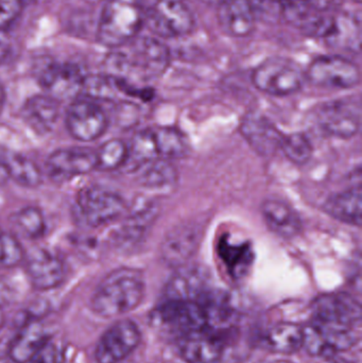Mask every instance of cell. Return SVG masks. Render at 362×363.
<instances>
[{
    "label": "cell",
    "mask_w": 362,
    "mask_h": 363,
    "mask_svg": "<svg viewBox=\"0 0 362 363\" xmlns=\"http://www.w3.org/2000/svg\"><path fill=\"white\" fill-rule=\"evenodd\" d=\"M113 50L106 61L108 77L125 83L155 80L167 72L171 61L167 45L154 36H136Z\"/></svg>",
    "instance_id": "obj_1"
},
{
    "label": "cell",
    "mask_w": 362,
    "mask_h": 363,
    "mask_svg": "<svg viewBox=\"0 0 362 363\" xmlns=\"http://www.w3.org/2000/svg\"><path fill=\"white\" fill-rule=\"evenodd\" d=\"M361 306L346 292L319 296L312 305L310 324L327 340L342 347H353L361 340Z\"/></svg>",
    "instance_id": "obj_2"
},
{
    "label": "cell",
    "mask_w": 362,
    "mask_h": 363,
    "mask_svg": "<svg viewBox=\"0 0 362 363\" xmlns=\"http://www.w3.org/2000/svg\"><path fill=\"white\" fill-rule=\"evenodd\" d=\"M144 275L140 270L120 268L106 275L91 298V309L102 318L125 315L144 300Z\"/></svg>",
    "instance_id": "obj_3"
},
{
    "label": "cell",
    "mask_w": 362,
    "mask_h": 363,
    "mask_svg": "<svg viewBox=\"0 0 362 363\" xmlns=\"http://www.w3.org/2000/svg\"><path fill=\"white\" fill-rule=\"evenodd\" d=\"M146 0H106L97 26L98 43L119 48L140 34L146 25Z\"/></svg>",
    "instance_id": "obj_4"
},
{
    "label": "cell",
    "mask_w": 362,
    "mask_h": 363,
    "mask_svg": "<svg viewBox=\"0 0 362 363\" xmlns=\"http://www.w3.org/2000/svg\"><path fill=\"white\" fill-rule=\"evenodd\" d=\"M152 321L180 338L210 328L205 309L196 298H168L154 309Z\"/></svg>",
    "instance_id": "obj_5"
},
{
    "label": "cell",
    "mask_w": 362,
    "mask_h": 363,
    "mask_svg": "<svg viewBox=\"0 0 362 363\" xmlns=\"http://www.w3.org/2000/svg\"><path fill=\"white\" fill-rule=\"evenodd\" d=\"M305 80V72L286 57L265 60L252 72L253 85L259 91L274 97H286L298 93Z\"/></svg>",
    "instance_id": "obj_6"
},
{
    "label": "cell",
    "mask_w": 362,
    "mask_h": 363,
    "mask_svg": "<svg viewBox=\"0 0 362 363\" xmlns=\"http://www.w3.org/2000/svg\"><path fill=\"white\" fill-rule=\"evenodd\" d=\"M74 207L79 218L91 228L111 223L127 211V205L119 194L99 186L82 188L77 194Z\"/></svg>",
    "instance_id": "obj_7"
},
{
    "label": "cell",
    "mask_w": 362,
    "mask_h": 363,
    "mask_svg": "<svg viewBox=\"0 0 362 363\" xmlns=\"http://www.w3.org/2000/svg\"><path fill=\"white\" fill-rule=\"evenodd\" d=\"M146 25L161 38H180L195 29V17L185 0H155L147 11Z\"/></svg>",
    "instance_id": "obj_8"
},
{
    "label": "cell",
    "mask_w": 362,
    "mask_h": 363,
    "mask_svg": "<svg viewBox=\"0 0 362 363\" xmlns=\"http://www.w3.org/2000/svg\"><path fill=\"white\" fill-rule=\"evenodd\" d=\"M231 328H206L180 338V354L187 363H229Z\"/></svg>",
    "instance_id": "obj_9"
},
{
    "label": "cell",
    "mask_w": 362,
    "mask_h": 363,
    "mask_svg": "<svg viewBox=\"0 0 362 363\" xmlns=\"http://www.w3.org/2000/svg\"><path fill=\"white\" fill-rule=\"evenodd\" d=\"M305 78L321 89H350L361 82V69L357 64L342 55H320L308 65Z\"/></svg>",
    "instance_id": "obj_10"
},
{
    "label": "cell",
    "mask_w": 362,
    "mask_h": 363,
    "mask_svg": "<svg viewBox=\"0 0 362 363\" xmlns=\"http://www.w3.org/2000/svg\"><path fill=\"white\" fill-rule=\"evenodd\" d=\"M317 118L329 135L342 140L354 138L361 131V100L349 97L327 102L319 108Z\"/></svg>",
    "instance_id": "obj_11"
},
{
    "label": "cell",
    "mask_w": 362,
    "mask_h": 363,
    "mask_svg": "<svg viewBox=\"0 0 362 363\" xmlns=\"http://www.w3.org/2000/svg\"><path fill=\"white\" fill-rule=\"evenodd\" d=\"M142 340L140 328L131 320H123L111 326L98 341L97 363H120L131 355Z\"/></svg>",
    "instance_id": "obj_12"
},
{
    "label": "cell",
    "mask_w": 362,
    "mask_h": 363,
    "mask_svg": "<svg viewBox=\"0 0 362 363\" xmlns=\"http://www.w3.org/2000/svg\"><path fill=\"white\" fill-rule=\"evenodd\" d=\"M204 224L188 220L174 225L164 237L161 255L166 264L181 267L186 264L199 249L204 234Z\"/></svg>",
    "instance_id": "obj_13"
},
{
    "label": "cell",
    "mask_w": 362,
    "mask_h": 363,
    "mask_svg": "<svg viewBox=\"0 0 362 363\" xmlns=\"http://www.w3.org/2000/svg\"><path fill=\"white\" fill-rule=\"evenodd\" d=\"M68 133L80 142H93L106 133L108 121L103 108L89 99L70 104L65 117Z\"/></svg>",
    "instance_id": "obj_14"
},
{
    "label": "cell",
    "mask_w": 362,
    "mask_h": 363,
    "mask_svg": "<svg viewBox=\"0 0 362 363\" xmlns=\"http://www.w3.org/2000/svg\"><path fill=\"white\" fill-rule=\"evenodd\" d=\"M97 167V155L84 148L60 149L49 155L46 169L57 181L84 176Z\"/></svg>",
    "instance_id": "obj_15"
},
{
    "label": "cell",
    "mask_w": 362,
    "mask_h": 363,
    "mask_svg": "<svg viewBox=\"0 0 362 363\" xmlns=\"http://www.w3.org/2000/svg\"><path fill=\"white\" fill-rule=\"evenodd\" d=\"M240 132L251 148L261 157H272L281 151L285 134L269 119L261 114L247 115L240 125Z\"/></svg>",
    "instance_id": "obj_16"
},
{
    "label": "cell",
    "mask_w": 362,
    "mask_h": 363,
    "mask_svg": "<svg viewBox=\"0 0 362 363\" xmlns=\"http://www.w3.org/2000/svg\"><path fill=\"white\" fill-rule=\"evenodd\" d=\"M85 76L72 64H44L38 72V81L51 97L68 98L81 91Z\"/></svg>",
    "instance_id": "obj_17"
},
{
    "label": "cell",
    "mask_w": 362,
    "mask_h": 363,
    "mask_svg": "<svg viewBox=\"0 0 362 363\" xmlns=\"http://www.w3.org/2000/svg\"><path fill=\"white\" fill-rule=\"evenodd\" d=\"M26 270L32 286L38 290L55 289L65 277L61 258L46 249H34L27 255Z\"/></svg>",
    "instance_id": "obj_18"
},
{
    "label": "cell",
    "mask_w": 362,
    "mask_h": 363,
    "mask_svg": "<svg viewBox=\"0 0 362 363\" xmlns=\"http://www.w3.org/2000/svg\"><path fill=\"white\" fill-rule=\"evenodd\" d=\"M217 11L219 27L227 35L242 38L254 31L256 11L242 0H225Z\"/></svg>",
    "instance_id": "obj_19"
},
{
    "label": "cell",
    "mask_w": 362,
    "mask_h": 363,
    "mask_svg": "<svg viewBox=\"0 0 362 363\" xmlns=\"http://www.w3.org/2000/svg\"><path fill=\"white\" fill-rule=\"evenodd\" d=\"M266 225L281 238L291 239L301 233V218L297 211L284 201L269 199L264 201L261 207Z\"/></svg>",
    "instance_id": "obj_20"
},
{
    "label": "cell",
    "mask_w": 362,
    "mask_h": 363,
    "mask_svg": "<svg viewBox=\"0 0 362 363\" xmlns=\"http://www.w3.org/2000/svg\"><path fill=\"white\" fill-rule=\"evenodd\" d=\"M21 115L34 132L45 135L55 129L59 121V102L51 96H33L23 104Z\"/></svg>",
    "instance_id": "obj_21"
},
{
    "label": "cell",
    "mask_w": 362,
    "mask_h": 363,
    "mask_svg": "<svg viewBox=\"0 0 362 363\" xmlns=\"http://www.w3.org/2000/svg\"><path fill=\"white\" fill-rule=\"evenodd\" d=\"M324 40L331 48L359 52L361 49V17L346 12L335 15L331 31Z\"/></svg>",
    "instance_id": "obj_22"
},
{
    "label": "cell",
    "mask_w": 362,
    "mask_h": 363,
    "mask_svg": "<svg viewBox=\"0 0 362 363\" xmlns=\"http://www.w3.org/2000/svg\"><path fill=\"white\" fill-rule=\"evenodd\" d=\"M361 187H351L329 196L323 211L334 219L349 225L361 226L362 222Z\"/></svg>",
    "instance_id": "obj_23"
},
{
    "label": "cell",
    "mask_w": 362,
    "mask_h": 363,
    "mask_svg": "<svg viewBox=\"0 0 362 363\" xmlns=\"http://www.w3.org/2000/svg\"><path fill=\"white\" fill-rule=\"evenodd\" d=\"M217 251L234 279L246 277L254 262V251L251 243L232 242L227 234L219 239Z\"/></svg>",
    "instance_id": "obj_24"
},
{
    "label": "cell",
    "mask_w": 362,
    "mask_h": 363,
    "mask_svg": "<svg viewBox=\"0 0 362 363\" xmlns=\"http://www.w3.org/2000/svg\"><path fill=\"white\" fill-rule=\"evenodd\" d=\"M46 341L44 325L35 320L27 322L11 342L10 359L14 363L30 362Z\"/></svg>",
    "instance_id": "obj_25"
},
{
    "label": "cell",
    "mask_w": 362,
    "mask_h": 363,
    "mask_svg": "<svg viewBox=\"0 0 362 363\" xmlns=\"http://www.w3.org/2000/svg\"><path fill=\"white\" fill-rule=\"evenodd\" d=\"M269 351L283 355L297 353L303 349V326L291 322H281L270 328L263 339Z\"/></svg>",
    "instance_id": "obj_26"
},
{
    "label": "cell",
    "mask_w": 362,
    "mask_h": 363,
    "mask_svg": "<svg viewBox=\"0 0 362 363\" xmlns=\"http://www.w3.org/2000/svg\"><path fill=\"white\" fill-rule=\"evenodd\" d=\"M157 159L159 157L152 129L144 130L136 134L128 146V157L123 168L128 172H134Z\"/></svg>",
    "instance_id": "obj_27"
},
{
    "label": "cell",
    "mask_w": 362,
    "mask_h": 363,
    "mask_svg": "<svg viewBox=\"0 0 362 363\" xmlns=\"http://www.w3.org/2000/svg\"><path fill=\"white\" fill-rule=\"evenodd\" d=\"M152 132L159 159H181L188 153V140L180 130L162 127Z\"/></svg>",
    "instance_id": "obj_28"
},
{
    "label": "cell",
    "mask_w": 362,
    "mask_h": 363,
    "mask_svg": "<svg viewBox=\"0 0 362 363\" xmlns=\"http://www.w3.org/2000/svg\"><path fill=\"white\" fill-rule=\"evenodd\" d=\"M1 160L6 165L11 180L27 188L38 187L40 185L42 174L31 160L16 153H9Z\"/></svg>",
    "instance_id": "obj_29"
},
{
    "label": "cell",
    "mask_w": 362,
    "mask_h": 363,
    "mask_svg": "<svg viewBox=\"0 0 362 363\" xmlns=\"http://www.w3.org/2000/svg\"><path fill=\"white\" fill-rule=\"evenodd\" d=\"M12 223L25 238H40L46 232L44 215L38 207H25L17 211L13 215Z\"/></svg>",
    "instance_id": "obj_30"
},
{
    "label": "cell",
    "mask_w": 362,
    "mask_h": 363,
    "mask_svg": "<svg viewBox=\"0 0 362 363\" xmlns=\"http://www.w3.org/2000/svg\"><path fill=\"white\" fill-rule=\"evenodd\" d=\"M146 166V170L142 172L140 178V184L145 187H169L170 185L176 183V169L166 160L157 159Z\"/></svg>",
    "instance_id": "obj_31"
},
{
    "label": "cell",
    "mask_w": 362,
    "mask_h": 363,
    "mask_svg": "<svg viewBox=\"0 0 362 363\" xmlns=\"http://www.w3.org/2000/svg\"><path fill=\"white\" fill-rule=\"evenodd\" d=\"M97 155V167L100 172H114L123 167L128 157V146L120 140H111L102 145Z\"/></svg>",
    "instance_id": "obj_32"
},
{
    "label": "cell",
    "mask_w": 362,
    "mask_h": 363,
    "mask_svg": "<svg viewBox=\"0 0 362 363\" xmlns=\"http://www.w3.org/2000/svg\"><path fill=\"white\" fill-rule=\"evenodd\" d=\"M281 151L295 165H305L312 157V143L302 133L285 135Z\"/></svg>",
    "instance_id": "obj_33"
},
{
    "label": "cell",
    "mask_w": 362,
    "mask_h": 363,
    "mask_svg": "<svg viewBox=\"0 0 362 363\" xmlns=\"http://www.w3.org/2000/svg\"><path fill=\"white\" fill-rule=\"evenodd\" d=\"M23 247L14 235L0 230V267L12 268L23 262Z\"/></svg>",
    "instance_id": "obj_34"
},
{
    "label": "cell",
    "mask_w": 362,
    "mask_h": 363,
    "mask_svg": "<svg viewBox=\"0 0 362 363\" xmlns=\"http://www.w3.org/2000/svg\"><path fill=\"white\" fill-rule=\"evenodd\" d=\"M23 9V0H0V32L17 21Z\"/></svg>",
    "instance_id": "obj_35"
},
{
    "label": "cell",
    "mask_w": 362,
    "mask_h": 363,
    "mask_svg": "<svg viewBox=\"0 0 362 363\" xmlns=\"http://www.w3.org/2000/svg\"><path fill=\"white\" fill-rule=\"evenodd\" d=\"M60 354L57 347L50 341L47 340L38 353L32 357L30 363H59Z\"/></svg>",
    "instance_id": "obj_36"
},
{
    "label": "cell",
    "mask_w": 362,
    "mask_h": 363,
    "mask_svg": "<svg viewBox=\"0 0 362 363\" xmlns=\"http://www.w3.org/2000/svg\"><path fill=\"white\" fill-rule=\"evenodd\" d=\"M9 52H10V47H9L8 43L1 38V34H0V65L6 61Z\"/></svg>",
    "instance_id": "obj_37"
},
{
    "label": "cell",
    "mask_w": 362,
    "mask_h": 363,
    "mask_svg": "<svg viewBox=\"0 0 362 363\" xmlns=\"http://www.w3.org/2000/svg\"><path fill=\"white\" fill-rule=\"evenodd\" d=\"M9 180H10V178H9L8 170H6V165L0 157V186L4 185Z\"/></svg>",
    "instance_id": "obj_38"
},
{
    "label": "cell",
    "mask_w": 362,
    "mask_h": 363,
    "mask_svg": "<svg viewBox=\"0 0 362 363\" xmlns=\"http://www.w3.org/2000/svg\"><path fill=\"white\" fill-rule=\"evenodd\" d=\"M242 1H244L246 4H248L249 6H252V8L257 12V11L261 9V6H263L265 0H242Z\"/></svg>",
    "instance_id": "obj_39"
},
{
    "label": "cell",
    "mask_w": 362,
    "mask_h": 363,
    "mask_svg": "<svg viewBox=\"0 0 362 363\" xmlns=\"http://www.w3.org/2000/svg\"><path fill=\"white\" fill-rule=\"evenodd\" d=\"M325 362L323 363H354L352 362H349V360L344 359V358L337 357L336 356H332V357L324 358Z\"/></svg>",
    "instance_id": "obj_40"
},
{
    "label": "cell",
    "mask_w": 362,
    "mask_h": 363,
    "mask_svg": "<svg viewBox=\"0 0 362 363\" xmlns=\"http://www.w3.org/2000/svg\"><path fill=\"white\" fill-rule=\"evenodd\" d=\"M204 4H208V6H213V8H218L220 4H222L225 0H202Z\"/></svg>",
    "instance_id": "obj_41"
},
{
    "label": "cell",
    "mask_w": 362,
    "mask_h": 363,
    "mask_svg": "<svg viewBox=\"0 0 362 363\" xmlns=\"http://www.w3.org/2000/svg\"><path fill=\"white\" fill-rule=\"evenodd\" d=\"M4 100H6V95H4V89L0 85V114H1L2 108H4Z\"/></svg>",
    "instance_id": "obj_42"
},
{
    "label": "cell",
    "mask_w": 362,
    "mask_h": 363,
    "mask_svg": "<svg viewBox=\"0 0 362 363\" xmlns=\"http://www.w3.org/2000/svg\"><path fill=\"white\" fill-rule=\"evenodd\" d=\"M310 0H280V4H304V2H310Z\"/></svg>",
    "instance_id": "obj_43"
},
{
    "label": "cell",
    "mask_w": 362,
    "mask_h": 363,
    "mask_svg": "<svg viewBox=\"0 0 362 363\" xmlns=\"http://www.w3.org/2000/svg\"><path fill=\"white\" fill-rule=\"evenodd\" d=\"M4 311H2V309L0 308V330H1L2 326H4Z\"/></svg>",
    "instance_id": "obj_44"
},
{
    "label": "cell",
    "mask_w": 362,
    "mask_h": 363,
    "mask_svg": "<svg viewBox=\"0 0 362 363\" xmlns=\"http://www.w3.org/2000/svg\"><path fill=\"white\" fill-rule=\"evenodd\" d=\"M267 363H293V362H289V360L276 359V360H272V362H269Z\"/></svg>",
    "instance_id": "obj_45"
},
{
    "label": "cell",
    "mask_w": 362,
    "mask_h": 363,
    "mask_svg": "<svg viewBox=\"0 0 362 363\" xmlns=\"http://www.w3.org/2000/svg\"><path fill=\"white\" fill-rule=\"evenodd\" d=\"M85 1L89 2V4H97V2L106 1V0H85Z\"/></svg>",
    "instance_id": "obj_46"
},
{
    "label": "cell",
    "mask_w": 362,
    "mask_h": 363,
    "mask_svg": "<svg viewBox=\"0 0 362 363\" xmlns=\"http://www.w3.org/2000/svg\"><path fill=\"white\" fill-rule=\"evenodd\" d=\"M355 2H357V4H361V0H354Z\"/></svg>",
    "instance_id": "obj_47"
}]
</instances>
